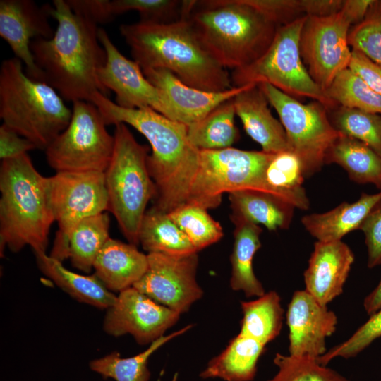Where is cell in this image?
I'll use <instances>...</instances> for the list:
<instances>
[{"label": "cell", "mask_w": 381, "mask_h": 381, "mask_svg": "<svg viewBox=\"0 0 381 381\" xmlns=\"http://www.w3.org/2000/svg\"><path fill=\"white\" fill-rule=\"evenodd\" d=\"M51 16L57 22L54 36L37 38L30 44L43 82L72 103L91 102L97 92L107 96L109 92L98 78L106 61L98 25L75 13L66 0L53 1Z\"/></svg>", "instance_id": "6da1fadb"}, {"label": "cell", "mask_w": 381, "mask_h": 381, "mask_svg": "<svg viewBox=\"0 0 381 381\" xmlns=\"http://www.w3.org/2000/svg\"><path fill=\"white\" fill-rule=\"evenodd\" d=\"M107 125L131 126L148 140L150 174L156 187L158 210L169 213L186 203L197 173L200 150L189 142L187 126L173 121L151 108L126 109L100 92L91 99Z\"/></svg>", "instance_id": "7a4b0ae2"}, {"label": "cell", "mask_w": 381, "mask_h": 381, "mask_svg": "<svg viewBox=\"0 0 381 381\" xmlns=\"http://www.w3.org/2000/svg\"><path fill=\"white\" fill-rule=\"evenodd\" d=\"M119 31L142 70L165 69L183 83L208 92L234 87L226 68L207 51L184 16L169 23L121 24Z\"/></svg>", "instance_id": "3957f363"}, {"label": "cell", "mask_w": 381, "mask_h": 381, "mask_svg": "<svg viewBox=\"0 0 381 381\" xmlns=\"http://www.w3.org/2000/svg\"><path fill=\"white\" fill-rule=\"evenodd\" d=\"M181 16L207 51L224 68L248 66L268 49L278 26L245 0H188Z\"/></svg>", "instance_id": "277c9868"}, {"label": "cell", "mask_w": 381, "mask_h": 381, "mask_svg": "<svg viewBox=\"0 0 381 381\" xmlns=\"http://www.w3.org/2000/svg\"><path fill=\"white\" fill-rule=\"evenodd\" d=\"M0 253L6 248L17 253L30 246L46 253L54 217L49 193V177L42 176L23 154L1 160L0 167Z\"/></svg>", "instance_id": "5b68a950"}, {"label": "cell", "mask_w": 381, "mask_h": 381, "mask_svg": "<svg viewBox=\"0 0 381 381\" xmlns=\"http://www.w3.org/2000/svg\"><path fill=\"white\" fill-rule=\"evenodd\" d=\"M72 109L47 83L29 77L16 57L0 67V118L20 135L44 150L68 126Z\"/></svg>", "instance_id": "8992f818"}, {"label": "cell", "mask_w": 381, "mask_h": 381, "mask_svg": "<svg viewBox=\"0 0 381 381\" xmlns=\"http://www.w3.org/2000/svg\"><path fill=\"white\" fill-rule=\"evenodd\" d=\"M115 126L114 152L104 172L109 211L125 238L137 246L146 207L156 196L147 167L149 147L135 140L126 124Z\"/></svg>", "instance_id": "52a82bcc"}, {"label": "cell", "mask_w": 381, "mask_h": 381, "mask_svg": "<svg viewBox=\"0 0 381 381\" xmlns=\"http://www.w3.org/2000/svg\"><path fill=\"white\" fill-rule=\"evenodd\" d=\"M306 16L277 29L266 52L253 63L234 70V87L268 83L294 97H308L329 111L338 105L312 79L302 60L299 41Z\"/></svg>", "instance_id": "ba28073f"}, {"label": "cell", "mask_w": 381, "mask_h": 381, "mask_svg": "<svg viewBox=\"0 0 381 381\" xmlns=\"http://www.w3.org/2000/svg\"><path fill=\"white\" fill-rule=\"evenodd\" d=\"M275 154L234 147L200 150L199 166L186 203L217 207L224 193L253 190L284 200L266 181V169Z\"/></svg>", "instance_id": "9c48e42d"}, {"label": "cell", "mask_w": 381, "mask_h": 381, "mask_svg": "<svg viewBox=\"0 0 381 381\" xmlns=\"http://www.w3.org/2000/svg\"><path fill=\"white\" fill-rule=\"evenodd\" d=\"M71 109L68 126L45 150L48 164L56 172H104L114 152V135L93 103L76 101Z\"/></svg>", "instance_id": "30bf717a"}, {"label": "cell", "mask_w": 381, "mask_h": 381, "mask_svg": "<svg viewBox=\"0 0 381 381\" xmlns=\"http://www.w3.org/2000/svg\"><path fill=\"white\" fill-rule=\"evenodd\" d=\"M258 86L277 112L289 150L301 161L305 177L319 171L340 135L331 123L327 109L317 101L301 103L268 83Z\"/></svg>", "instance_id": "8fae6325"}, {"label": "cell", "mask_w": 381, "mask_h": 381, "mask_svg": "<svg viewBox=\"0 0 381 381\" xmlns=\"http://www.w3.org/2000/svg\"><path fill=\"white\" fill-rule=\"evenodd\" d=\"M49 193L58 231L49 255L63 262L68 238L83 219L109 211L104 174L58 171L49 177Z\"/></svg>", "instance_id": "7c38bea8"}, {"label": "cell", "mask_w": 381, "mask_h": 381, "mask_svg": "<svg viewBox=\"0 0 381 381\" xmlns=\"http://www.w3.org/2000/svg\"><path fill=\"white\" fill-rule=\"evenodd\" d=\"M351 26L341 10L329 16L306 17L299 41L301 56L309 75L325 92L336 76L349 68Z\"/></svg>", "instance_id": "4fadbf2b"}, {"label": "cell", "mask_w": 381, "mask_h": 381, "mask_svg": "<svg viewBox=\"0 0 381 381\" xmlns=\"http://www.w3.org/2000/svg\"><path fill=\"white\" fill-rule=\"evenodd\" d=\"M147 255V269L133 287L180 315L188 310L203 294L196 280L198 252Z\"/></svg>", "instance_id": "5bb4252c"}, {"label": "cell", "mask_w": 381, "mask_h": 381, "mask_svg": "<svg viewBox=\"0 0 381 381\" xmlns=\"http://www.w3.org/2000/svg\"><path fill=\"white\" fill-rule=\"evenodd\" d=\"M98 37L106 52L98 78L106 90L114 92L115 103L126 109L151 108L172 120L162 94L147 79L138 64L124 56L102 28Z\"/></svg>", "instance_id": "9a60e30c"}, {"label": "cell", "mask_w": 381, "mask_h": 381, "mask_svg": "<svg viewBox=\"0 0 381 381\" xmlns=\"http://www.w3.org/2000/svg\"><path fill=\"white\" fill-rule=\"evenodd\" d=\"M107 310L103 324L105 332L114 337L130 334L140 345L152 344L164 336L180 317L133 286L119 292Z\"/></svg>", "instance_id": "2e32d148"}, {"label": "cell", "mask_w": 381, "mask_h": 381, "mask_svg": "<svg viewBox=\"0 0 381 381\" xmlns=\"http://www.w3.org/2000/svg\"><path fill=\"white\" fill-rule=\"evenodd\" d=\"M52 5L39 6L32 0L0 1V36L9 45L15 57L25 66L32 79L43 81L30 49L32 39L52 38L55 31L49 23Z\"/></svg>", "instance_id": "e0dca14e"}, {"label": "cell", "mask_w": 381, "mask_h": 381, "mask_svg": "<svg viewBox=\"0 0 381 381\" xmlns=\"http://www.w3.org/2000/svg\"><path fill=\"white\" fill-rule=\"evenodd\" d=\"M289 355L318 358L327 352L326 339L336 330L337 317L306 290L294 292L286 315Z\"/></svg>", "instance_id": "ac0fdd59"}, {"label": "cell", "mask_w": 381, "mask_h": 381, "mask_svg": "<svg viewBox=\"0 0 381 381\" xmlns=\"http://www.w3.org/2000/svg\"><path fill=\"white\" fill-rule=\"evenodd\" d=\"M143 72L162 94L171 112V119L186 126L200 120L248 85L233 87L223 92H208L183 83L165 69H146Z\"/></svg>", "instance_id": "d6986e66"}, {"label": "cell", "mask_w": 381, "mask_h": 381, "mask_svg": "<svg viewBox=\"0 0 381 381\" xmlns=\"http://www.w3.org/2000/svg\"><path fill=\"white\" fill-rule=\"evenodd\" d=\"M354 262V255L341 241H316L303 274L306 291L323 306L339 296Z\"/></svg>", "instance_id": "ffe728a7"}, {"label": "cell", "mask_w": 381, "mask_h": 381, "mask_svg": "<svg viewBox=\"0 0 381 381\" xmlns=\"http://www.w3.org/2000/svg\"><path fill=\"white\" fill-rule=\"evenodd\" d=\"M236 115L246 133L268 153L290 151L284 128L268 107V101L258 85H248L233 98Z\"/></svg>", "instance_id": "44dd1931"}, {"label": "cell", "mask_w": 381, "mask_h": 381, "mask_svg": "<svg viewBox=\"0 0 381 381\" xmlns=\"http://www.w3.org/2000/svg\"><path fill=\"white\" fill-rule=\"evenodd\" d=\"M136 246L110 237L99 250L93 265L95 275L109 291L132 287L145 273L147 255Z\"/></svg>", "instance_id": "7402d4cb"}, {"label": "cell", "mask_w": 381, "mask_h": 381, "mask_svg": "<svg viewBox=\"0 0 381 381\" xmlns=\"http://www.w3.org/2000/svg\"><path fill=\"white\" fill-rule=\"evenodd\" d=\"M381 203V190L375 194L362 193L353 202H344L324 213L301 218L305 229L317 241H335L352 231L360 229L368 214Z\"/></svg>", "instance_id": "603a6c76"}, {"label": "cell", "mask_w": 381, "mask_h": 381, "mask_svg": "<svg viewBox=\"0 0 381 381\" xmlns=\"http://www.w3.org/2000/svg\"><path fill=\"white\" fill-rule=\"evenodd\" d=\"M231 219L262 224L270 231L288 229L294 207L274 195L253 190L229 193Z\"/></svg>", "instance_id": "cb8c5ba5"}, {"label": "cell", "mask_w": 381, "mask_h": 381, "mask_svg": "<svg viewBox=\"0 0 381 381\" xmlns=\"http://www.w3.org/2000/svg\"><path fill=\"white\" fill-rule=\"evenodd\" d=\"M234 245L230 256L231 276L230 286L234 291H242L246 297H260L265 289L256 277L253 267L255 253L261 247L262 228L245 220H233Z\"/></svg>", "instance_id": "d4e9b609"}, {"label": "cell", "mask_w": 381, "mask_h": 381, "mask_svg": "<svg viewBox=\"0 0 381 381\" xmlns=\"http://www.w3.org/2000/svg\"><path fill=\"white\" fill-rule=\"evenodd\" d=\"M265 346L238 333L222 353L208 363L200 376L203 379L220 378L225 381H252Z\"/></svg>", "instance_id": "484cf974"}, {"label": "cell", "mask_w": 381, "mask_h": 381, "mask_svg": "<svg viewBox=\"0 0 381 381\" xmlns=\"http://www.w3.org/2000/svg\"><path fill=\"white\" fill-rule=\"evenodd\" d=\"M40 270L75 300L98 308L111 306L116 296L94 274L82 275L64 267L62 262L46 253H35Z\"/></svg>", "instance_id": "4316f807"}, {"label": "cell", "mask_w": 381, "mask_h": 381, "mask_svg": "<svg viewBox=\"0 0 381 381\" xmlns=\"http://www.w3.org/2000/svg\"><path fill=\"white\" fill-rule=\"evenodd\" d=\"M341 167L358 183H373L381 190V157L366 144L340 134L325 157V164Z\"/></svg>", "instance_id": "83f0119b"}, {"label": "cell", "mask_w": 381, "mask_h": 381, "mask_svg": "<svg viewBox=\"0 0 381 381\" xmlns=\"http://www.w3.org/2000/svg\"><path fill=\"white\" fill-rule=\"evenodd\" d=\"M138 241L148 253L187 255L198 252L169 214L154 206L145 212Z\"/></svg>", "instance_id": "f1b7e54d"}, {"label": "cell", "mask_w": 381, "mask_h": 381, "mask_svg": "<svg viewBox=\"0 0 381 381\" xmlns=\"http://www.w3.org/2000/svg\"><path fill=\"white\" fill-rule=\"evenodd\" d=\"M235 116L232 98L217 107L200 120L187 126L189 142L199 150L231 147L239 138Z\"/></svg>", "instance_id": "f546056e"}, {"label": "cell", "mask_w": 381, "mask_h": 381, "mask_svg": "<svg viewBox=\"0 0 381 381\" xmlns=\"http://www.w3.org/2000/svg\"><path fill=\"white\" fill-rule=\"evenodd\" d=\"M109 226L107 212L83 219L68 238L64 259H69L75 268L90 272L99 250L110 238Z\"/></svg>", "instance_id": "4dcf8cb0"}, {"label": "cell", "mask_w": 381, "mask_h": 381, "mask_svg": "<svg viewBox=\"0 0 381 381\" xmlns=\"http://www.w3.org/2000/svg\"><path fill=\"white\" fill-rule=\"evenodd\" d=\"M243 318L239 333L265 345L274 340L282 328L284 310L277 292L271 291L258 298L241 301Z\"/></svg>", "instance_id": "1f68e13d"}, {"label": "cell", "mask_w": 381, "mask_h": 381, "mask_svg": "<svg viewBox=\"0 0 381 381\" xmlns=\"http://www.w3.org/2000/svg\"><path fill=\"white\" fill-rule=\"evenodd\" d=\"M187 325L179 331L157 339L144 351L128 358H122L117 351H114L102 358L90 362V369L104 378L115 381H148L150 373L147 368V361L150 356L159 347L171 339L185 333L190 329Z\"/></svg>", "instance_id": "d6a6232c"}, {"label": "cell", "mask_w": 381, "mask_h": 381, "mask_svg": "<svg viewBox=\"0 0 381 381\" xmlns=\"http://www.w3.org/2000/svg\"><path fill=\"white\" fill-rule=\"evenodd\" d=\"M305 176L301 161L291 151L274 155L265 171L268 185L287 202L301 210L309 208V200L302 187Z\"/></svg>", "instance_id": "836d02e7"}, {"label": "cell", "mask_w": 381, "mask_h": 381, "mask_svg": "<svg viewBox=\"0 0 381 381\" xmlns=\"http://www.w3.org/2000/svg\"><path fill=\"white\" fill-rule=\"evenodd\" d=\"M335 130L369 146L381 157V115L338 106L329 112Z\"/></svg>", "instance_id": "e575fe53"}, {"label": "cell", "mask_w": 381, "mask_h": 381, "mask_svg": "<svg viewBox=\"0 0 381 381\" xmlns=\"http://www.w3.org/2000/svg\"><path fill=\"white\" fill-rule=\"evenodd\" d=\"M325 93L338 106L381 115V95L349 68L336 76Z\"/></svg>", "instance_id": "d590c367"}, {"label": "cell", "mask_w": 381, "mask_h": 381, "mask_svg": "<svg viewBox=\"0 0 381 381\" xmlns=\"http://www.w3.org/2000/svg\"><path fill=\"white\" fill-rule=\"evenodd\" d=\"M193 247L199 250L219 241L224 236L220 224L200 206L185 203L168 213Z\"/></svg>", "instance_id": "8d00e7d4"}, {"label": "cell", "mask_w": 381, "mask_h": 381, "mask_svg": "<svg viewBox=\"0 0 381 381\" xmlns=\"http://www.w3.org/2000/svg\"><path fill=\"white\" fill-rule=\"evenodd\" d=\"M273 361L278 372L267 381H349L316 358L277 353Z\"/></svg>", "instance_id": "74e56055"}, {"label": "cell", "mask_w": 381, "mask_h": 381, "mask_svg": "<svg viewBox=\"0 0 381 381\" xmlns=\"http://www.w3.org/2000/svg\"><path fill=\"white\" fill-rule=\"evenodd\" d=\"M349 46L381 66V0H373L365 18L351 27Z\"/></svg>", "instance_id": "f35d334b"}, {"label": "cell", "mask_w": 381, "mask_h": 381, "mask_svg": "<svg viewBox=\"0 0 381 381\" xmlns=\"http://www.w3.org/2000/svg\"><path fill=\"white\" fill-rule=\"evenodd\" d=\"M116 17L134 11L139 13L140 21L169 23L179 20L183 1L178 0H111Z\"/></svg>", "instance_id": "ab89813d"}, {"label": "cell", "mask_w": 381, "mask_h": 381, "mask_svg": "<svg viewBox=\"0 0 381 381\" xmlns=\"http://www.w3.org/2000/svg\"><path fill=\"white\" fill-rule=\"evenodd\" d=\"M381 337V308L363 323L346 341L336 345L317 358L319 363L327 365L337 357L349 358L357 356L376 339Z\"/></svg>", "instance_id": "60d3db41"}, {"label": "cell", "mask_w": 381, "mask_h": 381, "mask_svg": "<svg viewBox=\"0 0 381 381\" xmlns=\"http://www.w3.org/2000/svg\"><path fill=\"white\" fill-rule=\"evenodd\" d=\"M277 26L286 25L305 16L301 0H245Z\"/></svg>", "instance_id": "b9f144b4"}, {"label": "cell", "mask_w": 381, "mask_h": 381, "mask_svg": "<svg viewBox=\"0 0 381 381\" xmlns=\"http://www.w3.org/2000/svg\"><path fill=\"white\" fill-rule=\"evenodd\" d=\"M361 230L365 236L369 268L381 265V203L366 217Z\"/></svg>", "instance_id": "7bdbcfd3"}, {"label": "cell", "mask_w": 381, "mask_h": 381, "mask_svg": "<svg viewBox=\"0 0 381 381\" xmlns=\"http://www.w3.org/2000/svg\"><path fill=\"white\" fill-rule=\"evenodd\" d=\"M72 11L95 23H107L116 18L111 0H66Z\"/></svg>", "instance_id": "ee69618b"}, {"label": "cell", "mask_w": 381, "mask_h": 381, "mask_svg": "<svg viewBox=\"0 0 381 381\" xmlns=\"http://www.w3.org/2000/svg\"><path fill=\"white\" fill-rule=\"evenodd\" d=\"M349 68L357 74L375 92L381 95V66L361 52L351 49Z\"/></svg>", "instance_id": "f6af8a7d"}, {"label": "cell", "mask_w": 381, "mask_h": 381, "mask_svg": "<svg viewBox=\"0 0 381 381\" xmlns=\"http://www.w3.org/2000/svg\"><path fill=\"white\" fill-rule=\"evenodd\" d=\"M36 149L29 140L20 135L13 129L4 123L0 126V158L9 159L28 153Z\"/></svg>", "instance_id": "bcb514c9"}, {"label": "cell", "mask_w": 381, "mask_h": 381, "mask_svg": "<svg viewBox=\"0 0 381 381\" xmlns=\"http://www.w3.org/2000/svg\"><path fill=\"white\" fill-rule=\"evenodd\" d=\"M344 0H301L305 16L325 17L335 14L343 8Z\"/></svg>", "instance_id": "7dc6e473"}, {"label": "cell", "mask_w": 381, "mask_h": 381, "mask_svg": "<svg viewBox=\"0 0 381 381\" xmlns=\"http://www.w3.org/2000/svg\"><path fill=\"white\" fill-rule=\"evenodd\" d=\"M373 1V0H344L341 11L349 18L353 26L365 18Z\"/></svg>", "instance_id": "c3c4849f"}, {"label": "cell", "mask_w": 381, "mask_h": 381, "mask_svg": "<svg viewBox=\"0 0 381 381\" xmlns=\"http://www.w3.org/2000/svg\"><path fill=\"white\" fill-rule=\"evenodd\" d=\"M363 306L369 315L381 308V279L374 290L365 298Z\"/></svg>", "instance_id": "681fc988"}]
</instances>
